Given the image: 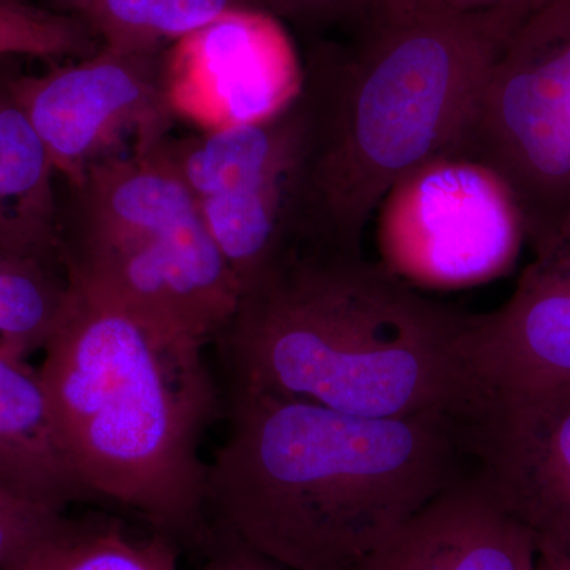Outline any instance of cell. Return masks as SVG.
Masks as SVG:
<instances>
[{
	"label": "cell",
	"mask_w": 570,
	"mask_h": 570,
	"mask_svg": "<svg viewBox=\"0 0 570 570\" xmlns=\"http://www.w3.org/2000/svg\"><path fill=\"white\" fill-rule=\"evenodd\" d=\"M273 14H285L314 24H347L355 28L374 11L381 10L379 0H265Z\"/></svg>",
	"instance_id": "21"
},
{
	"label": "cell",
	"mask_w": 570,
	"mask_h": 570,
	"mask_svg": "<svg viewBox=\"0 0 570 570\" xmlns=\"http://www.w3.org/2000/svg\"><path fill=\"white\" fill-rule=\"evenodd\" d=\"M67 288L66 273L59 266L0 255V351L21 360L43 351Z\"/></svg>",
	"instance_id": "18"
},
{
	"label": "cell",
	"mask_w": 570,
	"mask_h": 570,
	"mask_svg": "<svg viewBox=\"0 0 570 570\" xmlns=\"http://www.w3.org/2000/svg\"><path fill=\"white\" fill-rule=\"evenodd\" d=\"M455 156L508 184L531 246L570 216V0L521 21L498 56Z\"/></svg>",
	"instance_id": "6"
},
{
	"label": "cell",
	"mask_w": 570,
	"mask_h": 570,
	"mask_svg": "<svg viewBox=\"0 0 570 570\" xmlns=\"http://www.w3.org/2000/svg\"><path fill=\"white\" fill-rule=\"evenodd\" d=\"M56 179L50 156L11 89V73H0V255L62 268Z\"/></svg>",
	"instance_id": "15"
},
{
	"label": "cell",
	"mask_w": 570,
	"mask_h": 570,
	"mask_svg": "<svg viewBox=\"0 0 570 570\" xmlns=\"http://www.w3.org/2000/svg\"><path fill=\"white\" fill-rule=\"evenodd\" d=\"M528 570H538V569H535V562H534V564H532V566H531V568H530V569H528Z\"/></svg>",
	"instance_id": "28"
},
{
	"label": "cell",
	"mask_w": 570,
	"mask_h": 570,
	"mask_svg": "<svg viewBox=\"0 0 570 570\" xmlns=\"http://www.w3.org/2000/svg\"><path fill=\"white\" fill-rule=\"evenodd\" d=\"M530 14L404 0L305 66L306 142L296 253L363 254L367 223L400 179L455 153L509 37Z\"/></svg>",
	"instance_id": "1"
},
{
	"label": "cell",
	"mask_w": 570,
	"mask_h": 570,
	"mask_svg": "<svg viewBox=\"0 0 570 570\" xmlns=\"http://www.w3.org/2000/svg\"><path fill=\"white\" fill-rule=\"evenodd\" d=\"M11 89L63 184L105 160L149 151L176 122L165 99L163 52L100 47L43 75H11Z\"/></svg>",
	"instance_id": "9"
},
{
	"label": "cell",
	"mask_w": 570,
	"mask_h": 570,
	"mask_svg": "<svg viewBox=\"0 0 570 570\" xmlns=\"http://www.w3.org/2000/svg\"><path fill=\"white\" fill-rule=\"evenodd\" d=\"M204 553L206 561L198 570H294L255 550L216 521H213L212 540Z\"/></svg>",
	"instance_id": "22"
},
{
	"label": "cell",
	"mask_w": 570,
	"mask_h": 570,
	"mask_svg": "<svg viewBox=\"0 0 570 570\" xmlns=\"http://www.w3.org/2000/svg\"><path fill=\"white\" fill-rule=\"evenodd\" d=\"M466 441L472 472L502 512L570 557V385L487 395Z\"/></svg>",
	"instance_id": "11"
},
{
	"label": "cell",
	"mask_w": 570,
	"mask_h": 570,
	"mask_svg": "<svg viewBox=\"0 0 570 570\" xmlns=\"http://www.w3.org/2000/svg\"><path fill=\"white\" fill-rule=\"evenodd\" d=\"M535 569L570 570V557L547 543L535 546Z\"/></svg>",
	"instance_id": "24"
},
{
	"label": "cell",
	"mask_w": 570,
	"mask_h": 570,
	"mask_svg": "<svg viewBox=\"0 0 570 570\" xmlns=\"http://www.w3.org/2000/svg\"><path fill=\"white\" fill-rule=\"evenodd\" d=\"M0 490L61 513L77 502L96 501L63 449L39 371L2 351Z\"/></svg>",
	"instance_id": "14"
},
{
	"label": "cell",
	"mask_w": 570,
	"mask_h": 570,
	"mask_svg": "<svg viewBox=\"0 0 570 570\" xmlns=\"http://www.w3.org/2000/svg\"><path fill=\"white\" fill-rule=\"evenodd\" d=\"M208 466L212 520L294 570H356L404 521L469 474L466 420L376 419L228 392Z\"/></svg>",
	"instance_id": "2"
},
{
	"label": "cell",
	"mask_w": 570,
	"mask_h": 570,
	"mask_svg": "<svg viewBox=\"0 0 570 570\" xmlns=\"http://www.w3.org/2000/svg\"><path fill=\"white\" fill-rule=\"evenodd\" d=\"M306 142L302 94L268 121L157 145L193 194L239 294L295 250L296 190ZM242 296V295H239Z\"/></svg>",
	"instance_id": "7"
},
{
	"label": "cell",
	"mask_w": 570,
	"mask_h": 570,
	"mask_svg": "<svg viewBox=\"0 0 570 570\" xmlns=\"http://www.w3.org/2000/svg\"><path fill=\"white\" fill-rule=\"evenodd\" d=\"M26 2V0H0V3H20Z\"/></svg>",
	"instance_id": "27"
},
{
	"label": "cell",
	"mask_w": 570,
	"mask_h": 570,
	"mask_svg": "<svg viewBox=\"0 0 570 570\" xmlns=\"http://www.w3.org/2000/svg\"><path fill=\"white\" fill-rule=\"evenodd\" d=\"M425 2L460 11L512 10L531 14L557 0H425Z\"/></svg>",
	"instance_id": "23"
},
{
	"label": "cell",
	"mask_w": 570,
	"mask_h": 570,
	"mask_svg": "<svg viewBox=\"0 0 570 570\" xmlns=\"http://www.w3.org/2000/svg\"><path fill=\"white\" fill-rule=\"evenodd\" d=\"M404 2V0H379L381 3V9H385V7L396 6V3Z\"/></svg>",
	"instance_id": "26"
},
{
	"label": "cell",
	"mask_w": 570,
	"mask_h": 570,
	"mask_svg": "<svg viewBox=\"0 0 570 570\" xmlns=\"http://www.w3.org/2000/svg\"><path fill=\"white\" fill-rule=\"evenodd\" d=\"M63 515L0 490V570L20 560Z\"/></svg>",
	"instance_id": "20"
},
{
	"label": "cell",
	"mask_w": 570,
	"mask_h": 570,
	"mask_svg": "<svg viewBox=\"0 0 570 570\" xmlns=\"http://www.w3.org/2000/svg\"><path fill=\"white\" fill-rule=\"evenodd\" d=\"M247 9L268 11L265 0H92L77 18L100 47L160 55L224 14Z\"/></svg>",
	"instance_id": "17"
},
{
	"label": "cell",
	"mask_w": 570,
	"mask_h": 570,
	"mask_svg": "<svg viewBox=\"0 0 570 570\" xmlns=\"http://www.w3.org/2000/svg\"><path fill=\"white\" fill-rule=\"evenodd\" d=\"M179 551L174 539L159 532L137 539L121 520L66 513L6 570H183Z\"/></svg>",
	"instance_id": "16"
},
{
	"label": "cell",
	"mask_w": 570,
	"mask_h": 570,
	"mask_svg": "<svg viewBox=\"0 0 570 570\" xmlns=\"http://www.w3.org/2000/svg\"><path fill=\"white\" fill-rule=\"evenodd\" d=\"M66 189L59 250L67 283L168 335L214 343L238 306V281L157 145L105 160Z\"/></svg>",
	"instance_id": "5"
},
{
	"label": "cell",
	"mask_w": 570,
	"mask_h": 570,
	"mask_svg": "<svg viewBox=\"0 0 570 570\" xmlns=\"http://www.w3.org/2000/svg\"><path fill=\"white\" fill-rule=\"evenodd\" d=\"M99 50L80 18L28 2L0 3V58H88Z\"/></svg>",
	"instance_id": "19"
},
{
	"label": "cell",
	"mask_w": 570,
	"mask_h": 570,
	"mask_svg": "<svg viewBox=\"0 0 570 570\" xmlns=\"http://www.w3.org/2000/svg\"><path fill=\"white\" fill-rule=\"evenodd\" d=\"M376 214L382 264L417 288L497 279L527 239L508 184L487 165L455 154L400 179Z\"/></svg>",
	"instance_id": "8"
},
{
	"label": "cell",
	"mask_w": 570,
	"mask_h": 570,
	"mask_svg": "<svg viewBox=\"0 0 570 570\" xmlns=\"http://www.w3.org/2000/svg\"><path fill=\"white\" fill-rule=\"evenodd\" d=\"M59 3H61L62 7H66V9H69L70 11H73L75 17H77L78 13H80L81 10H85L86 7L89 6V3L92 2V0H58Z\"/></svg>",
	"instance_id": "25"
},
{
	"label": "cell",
	"mask_w": 570,
	"mask_h": 570,
	"mask_svg": "<svg viewBox=\"0 0 570 570\" xmlns=\"http://www.w3.org/2000/svg\"><path fill=\"white\" fill-rule=\"evenodd\" d=\"M532 249L508 302L469 314L461 335L469 373L487 395L570 385V216Z\"/></svg>",
	"instance_id": "12"
},
{
	"label": "cell",
	"mask_w": 570,
	"mask_h": 570,
	"mask_svg": "<svg viewBox=\"0 0 570 570\" xmlns=\"http://www.w3.org/2000/svg\"><path fill=\"white\" fill-rule=\"evenodd\" d=\"M205 347L69 284L39 370L63 449L92 498L204 551L213 520L202 441L223 411Z\"/></svg>",
	"instance_id": "4"
},
{
	"label": "cell",
	"mask_w": 570,
	"mask_h": 570,
	"mask_svg": "<svg viewBox=\"0 0 570 570\" xmlns=\"http://www.w3.org/2000/svg\"><path fill=\"white\" fill-rule=\"evenodd\" d=\"M468 318L363 254L296 253L243 292L214 343L228 392L466 420L485 401L461 354Z\"/></svg>",
	"instance_id": "3"
},
{
	"label": "cell",
	"mask_w": 570,
	"mask_h": 570,
	"mask_svg": "<svg viewBox=\"0 0 570 570\" xmlns=\"http://www.w3.org/2000/svg\"><path fill=\"white\" fill-rule=\"evenodd\" d=\"M531 532L502 512L474 472L404 521L356 570H528Z\"/></svg>",
	"instance_id": "13"
},
{
	"label": "cell",
	"mask_w": 570,
	"mask_h": 570,
	"mask_svg": "<svg viewBox=\"0 0 570 570\" xmlns=\"http://www.w3.org/2000/svg\"><path fill=\"white\" fill-rule=\"evenodd\" d=\"M175 121L212 134L275 118L298 99L305 63L276 14L236 10L163 52Z\"/></svg>",
	"instance_id": "10"
}]
</instances>
